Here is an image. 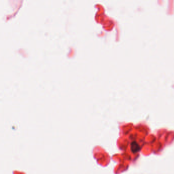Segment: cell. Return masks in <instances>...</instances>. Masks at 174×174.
Returning a JSON list of instances; mask_svg holds the SVG:
<instances>
[{
    "mask_svg": "<svg viewBox=\"0 0 174 174\" xmlns=\"http://www.w3.org/2000/svg\"><path fill=\"white\" fill-rule=\"evenodd\" d=\"M131 149L132 152L136 153L139 151L140 147L136 142L134 141V142L132 143V144H131Z\"/></svg>",
    "mask_w": 174,
    "mask_h": 174,
    "instance_id": "cell-1",
    "label": "cell"
}]
</instances>
